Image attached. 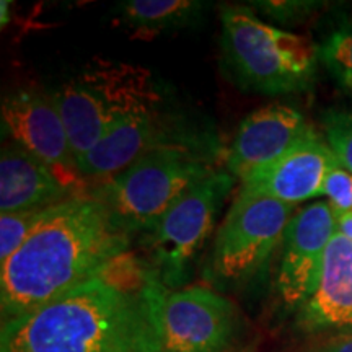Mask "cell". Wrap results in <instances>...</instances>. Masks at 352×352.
Segmentation results:
<instances>
[{"label":"cell","mask_w":352,"mask_h":352,"mask_svg":"<svg viewBox=\"0 0 352 352\" xmlns=\"http://www.w3.org/2000/svg\"><path fill=\"white\" fill-rule=\"evenodd\" d=\"M305 331L352 327V240L334 233L314 296L298 310Z\"/></svg>","instance_id":"obj_15"},{"label":"cell","mask_w":352,"mask_h":352,"mask_svg":"<svg viewBox=\"0 0 352 352\" xmlns=\"http://www.w3.org/2000/svg\"><path fill=\"white\" fill-rule=\"evenodd\" d=\"M206 7L196 0H126L118 3L116 13L138 32L160 33L189 26L201 19Z\"/></svg>","instance_id":"obj_16"},{"label":"cell","mask_w":352,"mask_h":352,"mask_svg":"<svg viewBox=\"0 0 352 352\" xmlns=\"http://www.w3.org/2000/svg\"><path fill=\"white\" fill-rule=\"evenodd\" d=\"M324 352H352V336H342L329 344Z\"/></svg>","instance_id":"obj_23"},{"label":"cell","mask_w":352,"mask_h":352,"mask_svg":"<svg viewBox=\"0 0 352 352\" xmlns=\"http://www.w3.org/2000/svg\"><path fill=\"white\" fill-rule=\"evenodd\" d=\"M157 98L127 108L114 120L98 144L77 162L82 178L107 182L145 152L166 142L155 109Z\"/></svg>","instance_id":"obj_13"},{"label":"cell","mask_w":352,"mask_h":352,"mask_svg":"<svg viewBox=\"0 0 352 352\" xmlns=\"http://www.w3.org/2000/svg\"><path fill=\"white\" fill-rule=\"evenodd\" d=\"M292 206L241 191L220 226L210 258L214 279L241 284L253 279L283 243Z\"/></svg>","instance_id":"obj_6"},{"label":"cell","mask_w":352,"mask_h":352,"mask_svg":"<svg viewBox=\"0 0 352 352\" xmlns=\"http://www.w3.org/2000/svg\"><path fill=\"white\" fill-rule=\"evenodd\" d=\"M76 196L50 166L10 140L0 153V212L47 209Z\"/></svg>","instance_id":"obj_14"},{"label":"cell","mask_w":352,"mask_h":352,"mask_svg":"<svg viewBox=\"0 0 352 352\" xmlns=\"http://www.w3.org/2000/svg\"><path fill=\"white\" fill-rule=\"evenodd\" d=\"M320 59L334 80L352 90V23L342 25L321 44Z\"/></svg>","instance_id":"obj_17"},{"label":"cell","mask_w":352,"mask_h":352,"mask_svg":"<svg viewBox=\"0 0 352 352\" xmlns=\"http://www.w3.org/2000/svg\"><path fill=\"white\" fill-rule=\"evenodd\" d=\"M166 287L129 252L32 314L2 323V352H164Z\"/></svg>","instance_id":"obj_1"},{"label":"cell","mask_w":352,"mask_h":352,"mask_svg":"<svg viewBox=\"0 0 352 352\" xmlns=\"http://www.w3.org/2000/svg\"><path fill=\"white\" fill-rule=\"evenodd\" d=\"M232 186V175L214 171L179 197L147 233L152 266L165 285L182 284L188 276Z\"/></svg>","instance_id":"obj_7"},{"label":"cell","mask_w":352,"mask_h":352,"mask_svg":"<svg viewBox=\"0 0 352 352\" xmlns=\"http://www.w3.org/2000/svg\"><path fill=\"white\" fill-rule=\"evenodd\" d=\"M220 21L223 64L241 88L283 95L311 85L320 54L310 39L259 20L248 7H222Z\"/></svg>","instance_id":"obj_3"},{"label":"cell","mask_w":352,"mask_h":352,"mask_svg":"<svg viewBox=\"0 0 352 352\" xmlns=\"http://www.w3.org/2000/svg\"><path fill=\"white\" fill-rule=\"evenodd\" d=\"M347 336H352V327L347 329Z\"/></svg>","instance_id":"obj_25"},{"label":"cell","mask_w":352,"mask_h":352,"mask_svg":"<svg viewBox=\"0 0 352 352\" xmlns=\"http://www.w3.org/2000/svg\"><path fill=\"white\" fill-rule=\"evenodd\" d=\"M164 352H226L240 331V315L227 297L202 285L166 296Z\"/></svg>","instance_id":"obj_8"},{"label":"cell","mask_w":352,"mask_h":352,"mask_svg":"<svg viewBox=\"0 0 352 352\" xmlns=\"http://www.w3.org/2000/svg\"><path fill=\"white\" fill-rule=\"evenodd\" d=\"M321 195L328 197V204L336 215L352 210V173L340 162L328 171Z\"/></svg>","instance_id":"obj_20"},{"label":"cell","mask_w":352,"mask_h":352,"mask_svg":"<svg viewBox=\"0 0 352 352\" xmlns=\"http://www.w3.org/2000/svg\"><path fill=\"white\" fill-rule=\"evenodd\" d=\"M0 114L3 134L43 160L65 186L78 195L82 175L52 95L20 88L3 98Z\"/></svg>","instance_id":"obj_9"},{"label":"cell","mask_w":352,"mask_h":352,"mask_svg":"<svg viewBox=\"0 0 352 352\" xmlns=\"http://www.w3.org/2000/svg\"><path fill=\"white\" fill-rule=\"evenodd\" d=\"M214 171L201 151L166 140L101 183L95 196L122 232L147 235L179 197Z\"/></svg>","instance_id":"obj_4"},{"label":"cell","mask_w":352,"mask_h":352,"mask_svg":"<svg viewBox=\"0 0 352 352\" xmlns=\"http://www.w3.org/2000/svg\"><path fill=\"white\" fill-rule=\"evenodd\" d=\"M152 98L157 94L148 70L113 60L88 64L52 94L77 162L122 111Z\"/></svg>","instance_id":"obj_5"},{"label":"cell","mask_w":352,"mask_h":352,"mask_svg":"<svg viewBox=\"0 0 352 352\" xmlns=\"http://www.w3.org/2000/svg\"><path fill=\"white\" fill-rule=\"evenodd\" d=\"M226 352H253V351L250 349V347H243V349H241V347H232V349H228Z\"/></svg>","instance_id":"obj_24"},{"label":"cell","mask_w":352,"mask_h":352,"mask_svg":"<svg viewBox=\"0 0 352 352\" xmlns=\"http://www.w3.org/2000/svg\"><path fill=\"white\" fill-rule=\"evenodd\" d=\"M338 219V232H341L342 235H346L347 239L352 240V210L346 214L336 215Z\"/></svg>","instance_id":"obj_22"},{"label":"cell","mask_w":352,"mask_h":352,"mask_svg":"<svg viewBox=\"0 0 352 352\" xmlns=\"http://www.w3.org/2000/svg\"><path fill=\"white\" fill-rule=\"evenodd\" d=\"M336 164L329 145L314 131L272 164L241 179V191L294 206L320 196L328 171Z\"/></svg>","instance_id":"obj_11"},{"label":"cell","mask_w":352,"mask_h":352,"mask_svg":"<svg viewBox=\"0 0 352 352\" xmlns=\"http://www.w3.org/2000/svg\"><path fill=\"white\" fill-rule=\"evenodd\" d=\"M338 219L328 201L314 202L290 219L283 240L277 294L284 305L300 308L314 296Z\"/></svg>","instance_id":"obj_10"},{"label":"cell","mask_w":352,"mask_h":352,"mask_svg":"<svg viewBox=\"0 0 352 352\" xmlns=\"http://www.w3.org/2000/svg\"><path fill=\"white\" fill-rule=\"evenodd\" d=\"M44 210L30 209L0 215V264L8 261L25 243Z\"/></svg>","instance_id":"obj_18"},{"label":"cell","mask_w":352,"mask_h":352,"mask_svg":"<svg viewBox=\"0 0 352 352\" xmlns=\"http://www.w3.org/2000/svg\"><path fill=\"white\" fill-rule=\"evenodd\" d=\"M122 232L95 195H76L47 208L0 270L2 323L36 311L127 253Z\"/></svg>","instance_id":"obj_2"},{"label":"cell","mask_w":352,"mask_h":352,"mask_svg":"<svg viewBox=\"0 0 352 352\" xmlns=\"http://www.w3.org/2000/svg\"><path fill=\"white\" fill-rule=\"evenodd\" d=\"M314 132L296 108L271 103L245 118L227 153L230 175L246 176L272 164Z\"/></svg>","instance_id":"obj_12"},{"label":"cell","mask_w":352,"mask_h":352,"mask_svg":"<svg viewBox=\"0 0 352 352\" xmlns=\"http://www.w3.org/2000/svg\"><path fill=\"white\" fill-rule=\"evenodd\" d=\"M252 6L276 21L292 23L307 16L318 3L314 2H253Z\"/></svg>","instance_id":"obj_21"},{"label":"cell","mask_w":352,"mask_h":352,"mask_svg":"<svg viewBox=\"0 0 352 352\" xmlns=\"http://www.w3.org/2000/svg\"><path fill=\"white\" fill-rule=\"evenodd\" d=\"M324 138L338 162L352 173V111H329L324 116Z\"/></svg>","instance_id":"obj_19"}]
</instances>
